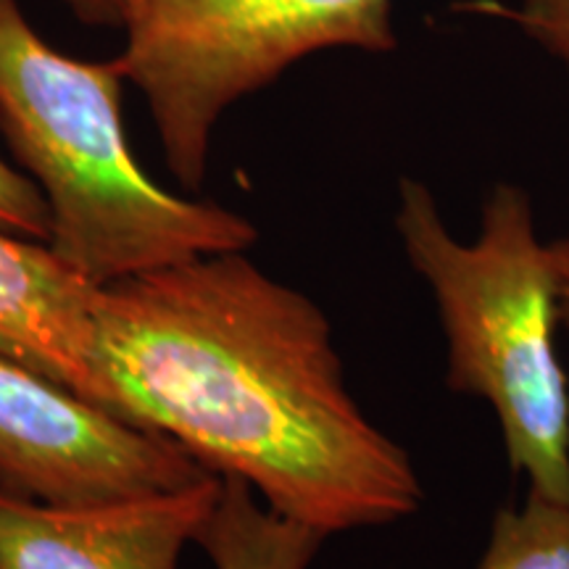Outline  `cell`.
Wrapping results in <instances>:
<instances>
[{
    "instance_id": "cell-3",
    "label": "cell",
    "mask_w": 569,
    "mask_h": 569,
    "mask_svg": "<svg viewBox=\"0 0 569 569\" xmlns=\"http://www.w3.org/2000/svg\"><path fill=\"white\" fill-rule=\"evenodd\" d=\"M396 232L436 301L453 393L493 409L509 467L569 503V382L557 351L559 274L525 188L498 182L475 240L448 230L425 182H398Z\"/></svg>"
},
{
    "instance_id": "cell-12",
    "label": "cell",
    "mask_w": 569,
    "mask_h": 569,
    "mask_svg": "<svg viewBox=\"0 0 569 569\" xmlns=\"http://www.w3.org/2000/svg\"><path fill=\"white\" fill-rule=\"evenodd\" d=\"M71 13L92 27H119L122 19V0H61Z\"/></svg>"
},
{
    "instance_id": "cell-1",
    "label": "cell",
    "mask_w": 569,
    "mask_h": 569,
    "mask_svg": "<svg viewBox=\"0 0 569 569\" xmlns=\"http://www.w3.org/2000/svg\"><path fill=\"white\" fill-rule=\"evenodd\" d=\"M92 315L132 422L277 515L330 538L422 507L415 461L348 390L330 319L246 251L101 284Z\"/></svg>"
},
{
    "instance_id": "cell-8",
    "label": "cell",
    "mask_w": 569,
    "mask_h": 569,
    "mask_svg": "<svg viewBox=\"0 0 569 569\" xmlns=\"http://www.w3.org/2000/svg\"><path fill=\"white\" fill-rule=\"evenodd\" d=\"M325 538L269 509L248 482L222 478L196 543L213 569H309Z\"/></svg>"
},
{
    "instance_id": "cell-4",
    "label": "cell",
    "mask_w": 569,
    "mask_h": 569,
    "mask_svg": "<svg viewBox=\"0 0 569 569\" xmlns=\"http://www.w3.org/2000/svg\"><path fill=\"white\" fill-rule=\"evenodd\" d=\"M117 67L146 98L163 161L198 190L232 106L322 51H396L393 0H122Z\"/></svg>"
},
{
    "instance_id": "cell-10",
    "label": "cell",
    "mask_w": 569,
    "mask_h": 569,
    "mask_svg": "<svg viewBox=\"0 0 569 569\" xmlns=\"http://www.w3.org/2000/svg\"><path fill=\"white\" fill-rule=\"evenodd\" d=\"M0 232L34 243L51 240V213L38 184L3 159H0Z\"/></svg>"
},
{
    "instance_id": "cell-13",
    "label": "cell",
    "mask_w": 569,
    "mask_h": 569,
    "mask_svg": "<svg viewBox=\"0 0 569 569\" xmlns=\"http://www.w3.org/2000/svg\"><path fill=\"white\" fill-rule=\"evenodd\" d=\"M553 251V264H557L559 274V315H561V327L569 336V234L567 238H559L551 243Z\"/></svg>"
},
{
    "instance_id": "cell-2",
    "label": "cell",
    "mask_w": 569,
    "mask_h": 569,
    "mask_svg": "<svg viewBox=\"0 0 569 569\" xmlns=\"http://www.w3.org/2000/svg\"><path fill=\"white\" fill-rule=\"evenodd\" d=\"M117 61L56 51L21 0H0V132L51 213L48 248L84 282L111 284L206 253L248 251L238 211L174 196L134 161Z\"/></svg>"
},
{
    "instance_id": "cell-6",
    "label": "cell",
    "mask_w": 569,
    "mask_h": 569,
    "mask_svg": "<svg viewBox=\"0 0 569 569\" xmlns=\"http://www.w3.org/2000/svg\"><path fill=\"white\" fill-rule=\"evenodd\" d=\"M222 478L96 503H51L0 488V569H177Z\"/></svg>"
},
{
    "instance_id": "cell-7",
    "label": "cell",
    "mask_w": 569,
    "mask_h": 569,
    "mask_svg": "<svg viewBox=\"0 0 569 569\" xmlns=\"http://www.w3.org/2000/svg\"><path fill=\"white\" fill-rule=\"evenodd\" d=\"M92 298L96 284L48 243L0 232V353L132 422L106 367Z\"/></svg>"
},
{
    "instance_id": "cell-5",
    "label": "cell",
    "mask_w": 569,
    "mask_h": 569,
    "mask_svg": "<svg viewBox=\"0 0 569 569\" xmlns=\"http://www.w3.org/2000/svg\"><path fill=\"white\" fill-rule=\"evenodd\" d=\"M206 475L174 440L0 353L3 490L51 503H96L193 486Z\"/></svg>"
},
{
    "instance_id": "cell-9",
    "label": "cell",
    "mask_w": 569,
    "mask_h": 569,
    "mask_svg": "<svg viewBox=\"0 0 569 569\" xmlns=\"http://www.w3.org/2000/svg\"><path fill=\"white\" fill-rule=\"evenodd\" d=\"M480 569H569V503L528 490L519 507L498 511Z\"/></svg>"
},
{
    "instance_id": "cell-11",
    "label": "cell",
    "mask_w": 569,
    "mask_h": 569,
    "mask_svg": "<svg viewBox=\"0 0 569 569\" xmlns=\"http://www.w3.org/2000/svg\"><path fill=\"white\" fill-rule=\"evenodd\" d=\"M493 13H501L551 59H557L569 80V0H515Z\"/></svg>"
}]
</instances>
